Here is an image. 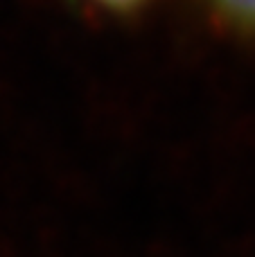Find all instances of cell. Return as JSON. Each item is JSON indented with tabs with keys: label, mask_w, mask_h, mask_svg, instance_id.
Segmentation results:
<instances>
[{
	"label": "cell",
	"mask_w": 255,
	"mask_h": 257,
	"mask_svg": "<svg viewBox=\"0 0 255 257\" xmlns=\"http://www.w3.org/2000/svg\"><path fill=\"white\" fill-rule=\"evenodd\" d=\"M208 9L230 30L255 32V0H206Z\"/></svg>",
	"instance_id": "cell-1"
},
{
	"label": "cell",
	"mask_w": 255,
	"mask_h": 257,
	"mask_svg": "<svg viewBox=\"0 0 255 257\" xmlns=\"http://www.w3.org/2000/svg\"><path fill=\"white\" fill-rule=\"evenodd\" d=\"M93 5L106 9V12H115V14H126V12H136L143 5H147L149 0H90Z\"/></svg>",
	"instance_id": "cell-2"
}]
</instances>
